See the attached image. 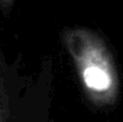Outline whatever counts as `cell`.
<instances>
[{"mask_svg":"<svg viewBox=\"0 0 123 122\" xmlns=\"http://www.w3.org/2000/svg\"><path fill=\"white\" fill-rule=\"evenodd\" d=\"M61 39L71 56L87 101L97 108H110L120 97V74L114 55L96 30L66 28Z\"/></svg>","mask_w":123,"mask_h":122,"instance_id":"6da1fadb","label":"cell"},{"mask_svg":"<svg viewBox=\"0 0 123 122\" xmlns=\"http://www.w3.org/2000/svg\"><path fill=\"white\" fill-rule=\"evenodd\" d=\"M0 122H10V101L1 72H0Z\"/></svg>","mask_w":123,"mask_h":122,"instance_id":"7a4b0ae2","label":"cell"},{"mask_svg":"<svg viewBox=\"0 0 123 122\" xmlns=\"http://www.w3.org/2000/svg\"><path fill=\"white\" fill-rule=\"evenodd\" d=\"M14 1L16 0H0V10L2 13L5 14H8L14 5Z\"/></svg>","mask_w":123,"mask_h":122,"instance_id":"3957f363","label":"cell"}]
</instances>
